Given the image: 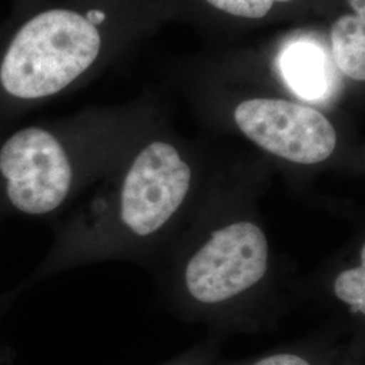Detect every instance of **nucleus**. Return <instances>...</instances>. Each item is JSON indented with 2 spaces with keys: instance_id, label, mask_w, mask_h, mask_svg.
I'll return each instance as SVG.
<instances>
[{
  "instance_id": "f03ea898",
  "label": "nucleus",
  "mask_w": 365,
  "mask_h": 365,
  "mask_svg": "<svg viewBox=\"0 0 365 365\" xmlns=\"http://www.w3.org/2000/svg\"><path fill=\"white\" fill-rule=\"evenodd\" d=\"M269 253L268 238L256 222H229L212 230L187 261L185 292L203 306L226 304L265 277Z\"/></svg>"
},
{
  "instance_id": "f8f14e48",
  "label": "nucleus",
  "mask_w": 365,
  "mask_h": 365,
  "mask_svg": "<svg viewBox=\"0 0 365 365\" xmlns=\"http://www.w3.org/2000/svg\"><path fill=\"white\" fill-rule=\"evenodd\" d=\"M29 1H31V0H16L18 4H24V3H29Z\"/></svg>"
},
{
  "instance_id": "1a4fd4ad",
  "label": "nucleus",
  "mask_w": 365,
  "mask_h": 365,
  "mask_svg": "<svg viewBox=\"0 0 365 365\" xmlns=\"http://www.w3.org/2000/svg\"><path fill=\"white\" fill-rule=\"evenodd\" d=\"M15 361V351L9 345L0 344V365H13Z\"/></svg>"
},
{
  "instance_id": "39448f33",
  "label": "nucleus",
  "mask_w": 365,
  "mask_h": 365,
  "mask_svg": "<svg viewBox=\"0 0 365 365\" xmlns=\"http://www.w3.org/2000/svg\"><path fill=\"white\" fill-rule=\"evenodd\" d=\"M331 53L339 71L356 81L365 80V19L339 18L330 31Z\"/></svg>"
},
{
  "instance_id": "6e6552de",
  "label": "nucleus",
  "mask_w": 365,
  "mask_h": 365,
  "mask_svg": "<svg viewBox=\"0 0 365 365\" xmlns=\"http://www.w3.org/2000/svg\"><path fill=\"white\" fill-rule=\"evenodd\" d=\"M248 365H322L318 357L304 351H279L265 354Z\"/></svg>"
},
{
  "instance_id": "0eeeda50",
  "label": "nucleus",
  "mask_w": 365,
  "mask_h": 365,
  "mask_svg": "<svg viewBox=\"0 0 365 365\" xmlns=\"http://www.w3.org/2000/svg\"><path fill=\"white\" fill-rule=\"evenodd\" d=\"M212 7L223 13L230 14L240 18L257 19L271 11L274 3H283L291 0H206Z\"/></svg>"
},
{
  "instance_id": "9b49d317",
  "label": "nucleus",
  "mask_w": 365,
  "mask_h": 365,
  "mask_svg": "<svg viewBox=\"0 0 365 365\" xmlns=\"http://www.w3.org/2000/svg\"><path fill=\"white\" fill-rule=\"evenodd\" d=\"M10 302H11V299L6 295V297H3L1 299H0V315H1V313H3V310L10 304Z\"/></svg>"
},
{
  "instance_id": "7ed1b4c3",
  "label": "nucleus",
  "mask_w": 365,
  "mask_h": 365,
  "mask_svg": "<svg viewBox=\"0 0 365 365\" xmlns=\"http://www.w3.org/2000/svg\"><path fill=\"white\" fill-rule=\"evenodd\" d=\"M235 122L262 150L294 164L314 165L327 161L339 141L327 115L284 99H248L235 107Z\"/></svg>"
},
{
  "instance_id": "423d86ee",
  "label": "nucleus",
  "mask_w": 365,
  "mask_h": 365,
  "mask_svg": "<svg viewBox=\"0 0 365 365\" xmlns=\"http://www.w3.org/2000/svg\"><path fill=\"white\" fill-rule=\"evenodd\" d=\"M361 248V260L359 264L341 271L333 283L336 298L349 306L354 313H365V257Z\"/></svg>"
},
{
  "instance_id": "20e7f679",
  "label": "nucleus",
  "mask_w": 365,
  "mask_h": 365,
  "mask_svg": "<svg viewBox=\"0 0 365 365\" xmlns=\"http://www.w3.org/2000/svg\"><path fill=\"white\" fill-rule=\"evenodd\" d=\"M284 78L302 98H314L327 88L325 57L312 43L289 46L282 60Z\"/></svg>"
},
{
  "instance_id": "f257e3e1",
  "label": "nucleus",
  "mask_w": 365,
  "mask_h": 365,
  "mask_svg": "<svg viewBox=\"0 0 365 365\" xmlns=\"http://www.w3.org/2000/svg\"><path fill=\"white\" fill-rule=\"evenodd\" d=\"M101 9L19 4L0 26V131L86 75L103 51Z\"/></svg>"
},
{
  "instance_id": "9d476101",
  "label": "nucleus",
  "mask_w": 365,
  "mask_h": 365,
  "mask_svg": "<svg viewBox=\"0 0 365 365\" xmlns=\"http://www.w3.org/2000/svg\"><path fill=\"white\" fill-rule=\"evenodd\" d=\"M351 7L356 11V15L361 19H365V0H348Z\"/></svg>"
}]
</instances>
